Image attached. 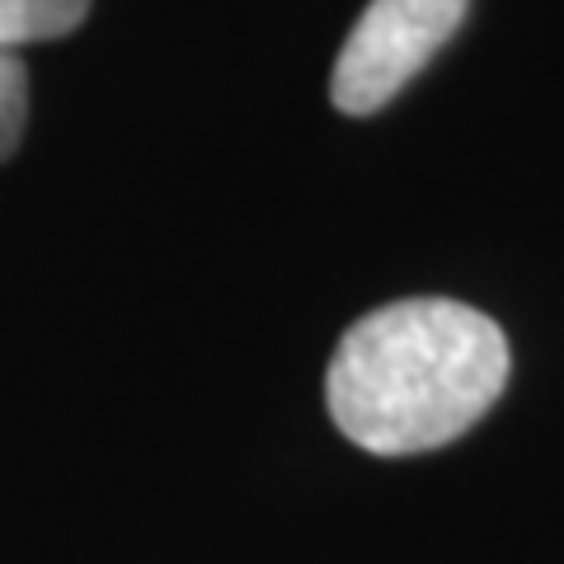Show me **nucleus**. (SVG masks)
<instances>
[{"mask_svg": "<svg viewBox=\"0 0 564 564\" xmlns=\"http://www.w3.org/2000/svg\"><path fill=\"white\" fill-rule=\"evenodd\" d=\"M508 386L503 329L452 296H410L352 325L329 358L325 400L348 443L414 456L456 443Z\"/></svg>", "mask_w": 564, "mask_h": 564, "instance_id": "1", "label": "nucleus"}, {"mask_svg": "<svg viewBox=\"0 0 564 564\" xmlns=\"http://www.w3.org/2000/svg\"><path fill=\"white\" fill-rule=\"evenodd\" d=\"M85 14H90V0H0V52L62 39L80 29Z\"/></svg>", "mask_w": 564, "mask_h": 564, "instance_id": "3", "label": "nucleus"}, {"mask_svg": "<svg viewBox=\"0 0 564 564\" xmlns=\"http://www.w3.org/2000/svg\"><path fill=\"white\" fill-rule=\"evenodd\" d=\"M29 122V70L14 52H0V161H10Z\"/></svg>", "mask_w": 564, "mask_h": 564, "instance_id": "4", "label": "nucleus"}, {"mask_svg": "<svg viewBox=\"0 0 564 564\" xmlns=\"http://www.w3.org/2000/svg\"><path fill=\"white\" fill-rule=\"evenodd\" d=\"M466 10L470 0H372L334 62V109L348 118L386 109L462 29Z\"/></svg>", "mask_w": 564, "mask_h": 564, "instance_id": "2", "label": "nucleus"}]
</instances>
